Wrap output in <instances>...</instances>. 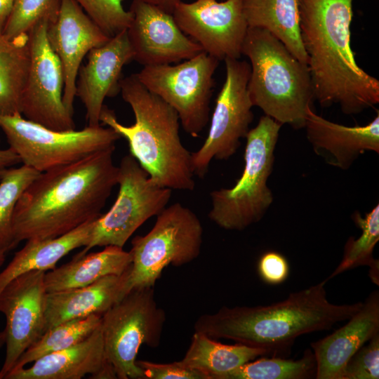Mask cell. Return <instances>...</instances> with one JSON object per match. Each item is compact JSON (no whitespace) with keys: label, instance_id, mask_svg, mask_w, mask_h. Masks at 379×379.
<instances>
[{"label":"cell","instance_id":"cell-31","mask_svg":"<svg viewBox=\"0 0 379 379\" xmlns=\"http://www.w3.org/2000/svg\"><path fill=\"white\" fill-rule=\"evenodd\" d=\"M41 172L23 165L0 171V252L15 248L13 233L14 211L22 194Z\"/></svg>","mask_w":379,"mask_h":379},{"label":"cell","instance_id":"cell-7","mask_svg":"<svg viewBox=\"0 0 379 379\" xmlns=\"http://www.w3.org/2000/svg\"><path fill=\"white\" fill-rule=\"evenodd\" d=\"M204 228L199 217L179 202L166 206L152 228L131 241L126 293L154 287L165 267L190 263L201 253Z\"/></svg>","mask_w":379,"mask_h":379},{"label":"cell","instance_id":"cell-9","mask_svg":"<svg viewBox=\"0 0 379 379\" xmlns=\"http://www.w3.org/2000/svg\"><path fill=\"white\" fill-rule=\"evenodd\" d=\"M0 128L21 163L41 173L115 146L121 138L112 128L101 125L58 131L25 119L22 114H0Z\"/></svg>","mask_w":379,"mask_h":379},{"label":"cell","instance_id":"cell-41","mask_svg":"<svg viewBox=\"0 0 379 379\" xmlns=\"http://www.w3.org/2000/svg\"><path fill=\"white\" fill-rule=\"evenodd\" d=\"M6 254L0 252V267L4 264L6 258Z\"/></svg>","mask_w":379,"mask_h":379},{"label":"cell","instance_id":"cell-10","mask_svg":"<svg viewBox=\"0 0 379 379\" xmlns=\"http://www.w3.org/2000/svg\"><path fill=\"white\" fill-rule=\"evenodd\" d=\"M119 192L110 209L94 220L83 255L95 246L124 248L133 234L148 219L157 216L168 204L172 190L154 183L131 154L118 166Z\"/></svg>","mask_w":379,"mask_h":379},{"label":"cell","instance_id":"cell-18","mask_svg":"<svg viewBox=\"0 0 379 379\" xmlns=\"http://www.w3.org/2000/svg\"><path fill=\"white\" fill-rule=\"evenodd\" d=\"M127 29L91 49L87 62L80 67L76 82V96L86 109L87 126H98L104 100L120 93L122 69L133 60Z\"/></svg>","mask_w":379,"mask_h":379},{"label":"cell","instance_id":"cell-28","mask_svg":"<svg viewBox=\"0 0 379 379\" xmlns=\"http://www.w3.org/2000/svg\"><path fill=\"white\" fill-rule=\"evenodd\" d=\"M354 224L361 230L357 239L350 237L344 247L343 258L327 280L359 266L370 267L369 276L378 285V260L373 258V252L379 241V204H377L365 216L355 211L352 215Z\"/></svg>","mask_w":379,"mask_h":379},{"label":"cell","instance_id":"cell-11","mask_svg":"<svg viewBox=\"0 0 379 379\" xmlns=\"http://www.w3.org/2000/svg\"><path fill=\"white\" fill-rule=\"evenodd\" d=\"M219 60L203 51L171 65L144 66L140 83L177 112L185 131L197 138L209 121L210 102Z\"/></svg>","mask_w":379,"mask_h":379},{"label":"cell","instance_id":"cell-30","mask_svg":"<svg viewBox=\"0 0 379 379\" xmlns=\"http://www.w3.org/2000/svg\"><path fill=\"white\" fill-rule=\"evenodd\" d=\"M316 360L311 349L298 360L280 357L255 359L225 374L221 379H305L315 378Z\"/></svg>","mask_w":379,"mask_h":379},{"label":"cell","instance_id":"cell-25","mask_svg":"<svg viewBox=\"0 0 379 379\" xmlns=\"http://www.w3.org/2000/svg\"><path fill=\"white\" fill-rule=\"evenodd\" d=\"M248 27L268 31L307 65L300 35L298 0H243Z\"/></svg>","mask_w":379,"mask_h":379},{"label":"cell","instance_id":"cell-13","mask_svg":"<svg viewBox=\"0 0 379 379\" xmlns=\"http://www.w3.org/2000/svg\"><path fill=\"white\" fill-rule=\"evenodd\" d=\"M48 23L41 21L28 33L30 63L22 96L21 114L25 119L54 131H72L75 129L73 115L62 98V67L48 41Z\"/></svg>","mask_w":379,"mask_h":379},{"label":"cell","instance_id":"cell-38","mask_svg":"<svg viewBox=\"0 0 379 379\" xmlns=\"http://www.w3.org/2000/svg\"><path fill=\"white\" fill-rule=\"evenodd\" d=\"M15 0H0V32H3L11 13Z\"/></svg>","mask_w":379,"mask_h":379},{"label":"cell","instance_id":"cell-8","mask_svg":"<svg viewBox=\"0 0 379 379\" xmlns=\"http://www.w3.org/2000/svg\"><path fill=\"white\" fill-rule=\"evenodd\" d=\"M166 314L158 305L153 287L135 288L102 314L100 329L105 356L118 379H145L137 365L143 345L157 347Z\"/></svg>","mask_w":379,"mask_h":379},{"label":"cell","instance_id":"cell-16","mask_svg":"<svg viewBox=\"0 0 379 379\" xmlns=\"http://www.w3.org/2000/svg\"><path fill=\"white\" fill-rule=\"evenodd\" d=\"M133 19L127 29L133 60L143 66L188 60L204 51L177 25L172 13L142 0H133Z\"/></svg>","mask_w":379,"mask_h":379},{"label":"cell","instance_id":"cell-12","mask_svg":"<svg viewBox=\"0 0 379 379\" xmlns=\"http://www.w3.org/2000/svg\"><path fill=\"white\" fill-rule=\"evenodd\" d=\"M225 82L215 100L207 137L201 147L192 152L194 175L203 178L212 159L227 160L239 147L253 120V107L248 92L249 62L239 59L225 60Z\"/></svg>","mask_w":379,"mask_h":379},{"label":"cell","instance_id":"cell-26","mask_svg":"<svg viewBox=\"0 0 379 379\" xmlns=\"http://www.w3.org/2000/svg\"><path fill=\"white\" fill-rule=\"evenodd\" d=\"M265 350L237 343L226 345L194 331L190 346L179 362L204 374L206 379H221L226 373L260 357Z\"/></svg>","mask_w":379,"mask_h":379},{"label":"cell","instance_id":"cell-36","mask_svg":"<svg viewBox=\"0 0 379 379\" xmlns=\"http://www.w3.org/2000/svg\"><path fill=\"white\" fill-rule=\"evenodd\" d=\"M258 272L265 283L277 285L287 279L289 274V265L282 254L270 251L260 256L258 262Z\"/></svg>","mask_w":379,"mask_h":379},{"label":"cell","instance_id":"cell-24","mask_svg":"<svg viewBox=\"0 0 379 379\" xmlns=\"http://www.w3.org/2000/svg\"><path fill=\"white\" fill-rule=\"evenodd\" d=\"M94 220L86 222L62 236L46 239H29L0 272V293L14 278L33 270H51L70 251L86 246Z\"/></svg>","mask_w":379,"mask_h":379},{"label":"cell","instance_id":"cell-1","mask_svg":"<svg viewBox=\"0 0 379 379\" xmlns=\"http://www.w3.org/2000/svg\"><path fill=\"white\" fill-rule=\"evenodd\" d=\"M115 146L41 172L22 194L13 218L15 247L53 239L96 220L117 185Z\"/></svg>","mask_w":379,"mask_h":379},{"label":"cell","instance_id":"cell-23","mask_svg":"<svg viewBox=\"0 0 379 379\" xmlns=\"http://www.w3.org/2000/svg\"><path fill=\"white\" fill-rule=\"evenodd\" d=\"M131 262L130 251L114 246L74 255L71 261L45 273L46 292L83 287L109 275H121L131 267Z\"/></svg>","mask_w":379,"mask_h":379},{"label":"cell","instance_id":"cell-4","mask_svg":"<svg viewBox=\"0 0 379 379\" xmlns=\"http://www.w3.org/2000/svg\"><path fill=\"white\" fill-rule=\"evenodd\" d=\"M120 93L132 109L135 123H119L114 112L105 105L100 122L127 140L130 154L154 183L172 190L192 191L195 181L192 152L181 141L175 110L147 90L136 74L121 78Z\"/></svg>","mask_w":379,"mask_h":379},{"label":"cell","instance_id":"cell-35","mask_svg":"<svg viewBox=\"0 0 379 379\" xmlns=\"http://www.w3.org/2000/svg\"><path fill=\"white\" fill-rule=\"evenodd\" d=\"M136 364L145 379H206L204 374L182 365L179 361L164 364L137 359Z\"/></svg>","mask_w":379,"mask_h":379},{"label":"cell","instance_id":"cell-34","mask_svg":"<svg viewBox=\"0 0 379 379\" xmlns=\"http://www.w3.org/2000/svg\"><path fill=\"white\" fill-rule=\"evenodd\" d=\"M379 378V333L363 345L347 361L340 379Z\"/></svg>","mask_w":379,"mask_h":379},{"label":"cell","instance_id":"cell-33","mask_svg":"<svg viewBox=\"0 0 379 379\" xmlns=\"http://www.w3.org/2000/svg\"><path fill=\"white\" fill-rule=\"evenodd\" d=\"M87 15L109 38L127 29L133 15L123 6V0H74Z\"/></svg>","mask_w":379,"mask_h":379},{"label":"cell","instance_id":"cell-15","mask_svg":"<svg viewBox=\"0 0 379 379\" xmlns=\"http://www.w3.org/2000/svg\"><path fill=\"white\" fill-rule=\"evenodd\" d=\"M45 271L33 270L11 281L0 293L6 317V357L0 370L5 379L22 354L45 331Z\"/></svg>","mask_w":379,"mask_h":379},{"label":"cell","instance_id":"cell-40","mask_svg":"<svg viewBox=\"0 0 379 379\" xmlns=\"http://www.w3.org/2000/svg\"><path fill=\"white\" fill-rule=\"evenodd\" d=\"M6 333L5 330L0 331V349L1 347L6 344Z\"/></svg>","mask_w":379,"mask_h":379},{"label":"cell","instance_id":"cell-32","mask_svg":"<svg viewBox=\"0 0 379 379\" xmlns=\"http://www.w3.org/2000/svg\"><path fill=\"white\" fill-rule=\"evenodd\" d=\"M60 4V0H15L2 33L9 39L28 34L39 22L55 20Z\"/></svg>","mask_w":379,"mask_h":379},{"label":"cell","instance_id":"cell-17","mask_svg":"<svg viewBox=\"0 0 379 379\" xmlns=\"http://www.w3.org/2000/svg\"><path fill=\"white\" fill-rule=\"evenodd\" d=\"M47 39L62 65L63 102L73 115L76 82L84 58L110 38L87 15L74 0H60L59 12L46 29Z\"/></svg>","mask_w":379,"mask_h":379},{"label":"cell","instance_id":"cell-2","mask_svg":"<svg viewBox=\"0 0 379 379\" xmlns=\"http://www.w3.org/2000/svg\"><path fill=\"white\" fill-rule=\"evenodd\" d=\"M298 1L314 99L347 115L378 104L379 81L359 67L351 47L354 0Z\"/></svg>","mask_w":379,"mask_h":379},{"label":"cell","instance_id":"cell-14","mask_svg":"<svg viewBox=\"0 0 379 379\" xmlns=\"http://www.w3.org/2000/svg\"><path fill=\"white\" fill-rule=\"evenodd\" d=\"M172 15L180 30L220 60L239 59L248 24L243 0L180 1Z\"/></svg>","mask_w":379,"mask_h":379},{"label":"cell","instance_id":"cell-21","mask_svg":"<svg viewBox=\"0 0 379 379\" xmlns=\"http://www.w3.org/2000/svg\"><path fill=\"white\" fill-rule=\"evenodd\" d=\"M379 333V291H373L348 322L311 344L316 360V379H340L351 357Z\"/></svg>","mask_w":379,"mask_h":379},{"label":"cell","instance_id":"cell-39","mask_svg":"<svg viewBox=\"0 0 379 379\" xmlns=\"http://www.w3.org/2000/svg\"><path fill=\"white\" fill-rule=\"evenodd\" d=\"M146 3L157 6L161 9L172 13L175 5L182 0H142Z\"/></svg>","mask_w":379,"mask_h":379},{"label":"cell","instance_id":"cell-19","mask_svg":"<svg viewBox=\"0 0 379 379\" xmlns=\"http://www.w3.org/2000/svg\"><path fill=\"white\" fill-rule=\"evenodd\" d=\"M307 139L326 163L347 170L366 151L379 153V111L363 126H347L324 119L312 108L307 112Z\"/></svg>","mask_w":379,"mask_h":379},{"label":"cell","instance_id":"cell-5","mask_svg":"<svg viewBox=\"0 0 379 379\" xmlns=\"http://www.w3.org/2000/svg\"><path fill=\"white\" fill-rule=\"evenodd\" d=\"M241 55L250 62L248 92L253 106L282 126L305 127L314 99L309 67L265 29L248 28Z\"/></svg>","mask_w":379,"mask_h":379},{"label":"cell","instance_id":"cell-27","mask_svg":"<svg viewBox=\"0 0 379 379\" xmlns=\"http://www.w3.org/2000/svg\"><path fill=\"white\" fill-rule=\"evenodd\" d=\"M29 63V34L9 39L0 32V114H22Z\"/></svg>","mask_w":379,"mask_h":379},{"label":"cell","instance_id":"cell-3","mask_svg":"<svg viewBox=\"0 0 379 379\" xmlns=\"http://www.w3.org/2000/svg\"><path fill=\"white\" fill-rule=\"evenodd\" d=\"M327 281L291 293L285 300L269 305L224 306L216 312L201 314L194 324V331L261 348L272 357H286L300 335L330 329L361 309L363 302H329Z\"/></svg>","mask_w":379,"mask_h":379},{"label":"cell","instance_id":"cell-6","mask_svg":"<svg viewBox=\"0 0 379 379\" xmlns=\"http://www.w3.org/2000/svg\"><path fill=\"white\" fill-rule=\"evenodd\" d=\"M282 125L262 116L246 136L244 167L230 188L211 192L209 219L226 230L241 231L259 222L274 197L267 186L274 163V151Z\"/></svg>","mask_w":379,"mask_h":379},{"label":"cell","instance_id":"cell-37","mask_svg":"<svg viewBox=\"0 0 379 379\" xmlns=\"http://www.w3.org/2000/svg\"><path fill=\"white\" fill-rule=\"evenodd\" d=\"M21 163L18 155L10 147L5 149H0V171L12 167Z\"/></svg>","mask_w":379,"mask_h":379},{"label":"cell","instance_id":"cell-29","mask_svg":"<svg viewBox=\"0 0 379 379\" xmlns=\"http://www.w3.org/2000/svg\"><path fill=\"white\" fill-rule=\"evenodd\" d=\"M101 318V314H94L66 321L48 329L22 354L11 372L85 339L100 326Z\"/></svg>","mask_w":379,"mask_h":379},{"label":"cell","instance_id":"cell-22","mask_svg":"<svg viewBox=\"0 0 379 379\" xmlns=\"http://www.w3.org/2000/svg\"><path fill=\"white\" fill-rule=\"evenodd\" d=\"M129 270L130 267L121 275H109L86 286L46 293L45 331L66 321L102 315L126 294Z\"/></svg>","mask_w":379,"mask_h":379},{"label":"cell","instance_id":"cell-20","mask_svg":"<svg viewBox=\"0 0 379 379\" xmlns=\"http://www.w3.org/2000/svg\"><path fill=\"white\" fill-rule=\"evenodd\" d=\"M93 379L117 378L107 361L100 326L80 342L45 355L29 368L10 372L5 379Z\"/></svg>","mask_w":379,"mask_h":379}]
</instances>
